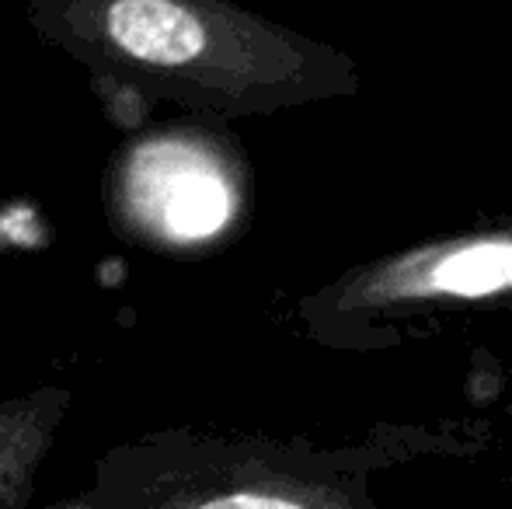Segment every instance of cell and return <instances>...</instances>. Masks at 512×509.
I'll return each mask as SVG.
<instances>
[{"mask_svg": "<svg viewBox=\"0 0 512 509\" xmlns=\"http://www.w3.org/2000/svg\"><path fill=\"white\" fill-rule=\"evenodd\" d=\"M102 206L122 241L143 252H189L234 220L237 192L223 157L192 129L133 133L112 154Z\"/></svg>", "mask_w": 512, "mask_h": 509, "instance_id": "6da1fadb", "label": "cell"}, {"mask_svg": "<svg viewBox=\"0 0 512 509\" xmlns=\"http://www.w3.org/2000/svg\"><path fill=\"white\" fill-rule=\"evenodd\" d=\"M70 405L74 391L56 384L0 401V509H32L39 471Z\"/></svg>", "mask_w": 512, "mask_h": 509, "instance_id": "7a4b0ae2", "label": "cell"}, {"mask_svg": "<svg viewBox=\"0 0 512 509\" xmlns=\"http://www.w3.org/2000/svg\"><path fill=\"white\" fill-rule=\"evenodd\" d=\"M432 286L457 297H485L512 286V245H474L443 258L432 269Z\"/></svg>", "mask_w": 512, "mask_h": 509, "instance_id": "3957f363", "label": "cell"}]
</instances>
